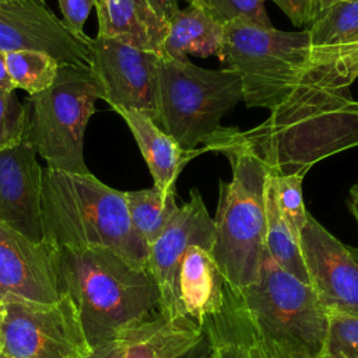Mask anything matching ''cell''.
I'll use <instances>...</instances> for the list:
<instances>
[{"label":"cell","instance_id":"obj_1","mask_svg":"<svg viewBox=\"0 0 358 358\" xmlns=\"http://www.w3.org/2000/svg\"><path fill=\"white\" fill-rule=\"evenodd\" d=\"M53 252L63 294L74 302L91 348L158 313V289L147 268L102 246Z\"/></svg>","mask_w":358,"mask_h":358},{"label":"cell","instance_id":"obj_2","mask_svg":"<svg viewBox=\"0 0 358 358\" xmlns=\"http://www.w3.org/2000/svg\"><path fill=\"white\" fill-rule=\"evenodd\" d=\"M43 241L52 248L102 246L147 268L148 245L134 229L124 192L90 173L42 171Z\"/></svg>","mask_w":358,"mask_h":358},{"label":"cell","instance_id":"obj_3","mask_svg":"<svg viewBox=\"0 0 358 358\" xmlns=\"http://www.w3.org/2000/svg\"><path fill=\"white\" fill-rule=\"evenodd\" d=\"M206 145L225 154L232 168V179L220 182L211 253L225 284L238 292L257 280L266 250V179L270 165L228 137L222 127Z\"/></svg>","mask_w":358,"mask_h":358},{"label":"cell","instance_id":"obj_4","mask_svg":"<svg viewBox=\"0 0 358 358\" xmlns=\"http://www.w3.org/2000/svg\"><path fill=\"white\" fill-rule=\"evenodd\" d=\"M236 294L260 340L289 355H319L329 315L312 287L282 270L267 250L263 253L257 280Z\"/></svg>","mask_w":358,"mask_h":358},{"label":"cell","instance_id":"obj_5","mask_svg":"<svg viewBox=\"0 0 358 358\" xmlns=\"http://www.w3.org/2000/svg\"><path fill=\"white\" fill-rule=\"evenodd\" d=\"M243 101L241 77L231 69L208 70L159 56L158 122L185 151H197L220 129L221 119Z\"/></svg>","mask_w":358,"mask_h":358},{"label":"cell","instance_id":"obj_6","mask_svg":"<svg viewBox=\"0 0 358 358\" xmlns=\"http://www.w3.org/2000/svg\"><path fill=\"white\" fill-rule=\"evenodd\" d=\"M101 87L83 64H60L56 80L25 101L27 133L46 168L90 173L84 161V134Z\"/></svg>","mask_w":358,"mask_h":358},{"label":"cell","instance_id":"obj_7","mask_svg":"<svg viewBox=\"0 0 358 358\" xmlns=\"http://www.w3.org/2000/svg\"><path fill=\"white\" fill-rule=\"evenodd\" d=\"M4 306L0 352L7 358H81L91 352L77 308L67 294L36 302L14 294Z\"/></svg>","mask_w":358,"mask_h":358},{"label":"cell","instance_id":"obj_8","mask_svg":"<svg viewBox=\"0 0 358 358\" xmlns=\"http://www.w3.org/2000/svg\"><path fill=\"white\" fill-rule=\"evenodd\" d=\"M90 69L102 99L112 108L137 110L158 122L159 56L112 38H90Z\"/></svg>","mask_w":358,"mask_h":358},{"label":"cell","instance_id":"obj_9","mask_svg":"<svg viewBox=\"0 0 358 358\" xmlns=\"http://www.w3.org/2000/svg\"><path fill=\"white\" fill-rule=\"evenodd\" d=\"M214 241V221L200 192L192 189L190 199L179 206L161 235L148 246L147 270L158 289L159 315L164 317L185 315L179 299L180 263L187 248L196 245L213 250Z\"/></svg>","mask_w":358,"mask_h":358},{"label":"cell","instance_id":"obj_10","mask_svg":"<svg viewBox=\"0 0 358 358\" xmlns=\"http://www.w3.org/2000/svg\"><path fill=\"white\" fill-rule=\"evenodd\" d=\"M308 282L330 315L358 317V259L309 213L299 235Z\"/></svg>","mask_w":358,"mask_h":358},{"label":"cell","instance_id":"obj_11","mask_svg":"<svg viewBox=\"0 0 358 358\" xmlns=\"http://www.w3.org/2000/svg\"><path fill=\"white\" fill-rule=\"evenodd\" d=\"M88 41L74 36L45 0H0V50L4 53L41 50L60 64L90 66Z\"/></svg>","mask_w":358,"mask_h":358},{"label":"cell","instance_id":"obj_12","mask_svg":"<svg viewBox=\"0 0 358 358\" xmlns=\"http://www.w3.org/2000/svg\"><path fill=\"white\" fill-rule=\"evenodd\" d=\"M25 130L22 138L0 150V221L36 243H43L42 171Z\"/></svg>","mask_w":358,"mask_h":358},{"label":"cell","instance_id":"obj_13","mask_svg":"<svg viewBox=\"0 0 358 358\" xmlns=\"http://www.w3.org/2000/svg\"><path fill=\"white\" fill-rule=\"evenodd\" d=\"M14 294L36 302L63 295L53 248L25 238L0 221V299Z\"/></svg>","mask_w":358,"mask_h":358},{"label":"cell","instance_id":"obj_14","mask_svg":"<svg viewBox=\"0 0 358 358\" xmlns=\"http://www.w3.org/2000/svg\"><path fill=\"white\" fill-rule=\"evenodd\" d=\"M99 36L112 38L161 56L168 24L148 0H95Z\"/></svg>","mask_w":358,"mask_h":358},{"label":"cell","instance_id":"obj_15","mask_svg":"<svg viewBox=\"0 0 358 358\" xmlns=\"http://www.w3.org/2000/svg\"><path fill=\"white\" fill-rule=\"evenodd\" d=\"M201 324L186 315L164 317L157 313L151 319L126 330L123 358H178L203 337Z\"/></svg>","mask_w":358,"mask_h":358},{"label":"cell","instance_id":"obj_16","mask_svg":"<svg viewBox=\"0 0 358 358\" xmlns=\"http://www.w3.org/2000/svg\"><path fill=\"white\" fill-rule=\"evenodd\" d=\"M179 299L183 313L199 324L221 310L225 281L210 249L187 248L179 270Z\"/></svg>","mask_w":358,"mask_h":358},{"label":"cell","instance_id":"obj_17","mask_svg":"<svg viewBox=\"0 0 358 358\" xmlns=\"http://www.w3.org/2000/svg\"><path fill=\"white\" fill-rule=\"evenodd\" d=\"M113 110L120 115L130 129L154 179V186L162 190H176V179L196 151H185L152 119L141 112L120 108Z\"/></svg>","mask_w":358,"mask_h":358},{"label":"cell","instance_id":"obj_18","mask_svg":"<svg viewBox=\"0 0 358 358\" xmlns=\"http://www.w3.org/2000/svg\"><path fill=\"white\" fill-rule=\"evenodd\" d=\"M201 327L211 344L213 358H260L256 333L239 295L225 284L221 310Z\"/></svg>","mask_w":358,"mask_h":358},{"label":"cell","instance_id":"obj_19","mask_svg":"<svg viewBox=\"0 0 358 358\" xmlns=\"http://www.w3.org/2000/svg\"><path fill=\"white\" fill-rule=\"evenodd\" d=\"M224 39V27L196 6L179 10L168 24L161 57L186 60L187 55H217Z\"/></svg>","mask_w":358,"mask_h":358},{"label":"cell","instance_id":"obj_20","mask_svg":"<svg viewBox=\"0 0 358 358\" xmlns=\"http://www.w3.org/2000/svg\"><path fill=\"white\" fill-rule=\"evenodd\" d=\"M274 173L270 166L266 179V250L282 270L309 284L299 241L291 232L277 204Z\"/></svg>","mask_w":358,"mask_h":358},{"label":"cell","instance_id":"obj_21","mask_svg":"<svg viewBox=\"0 0 358 358\" xmlns=\"http://www.w3.org/2000/svg\"><path fill=\"white\" fill-rule=\"evenodd\" d=\"M130 221L150 246L165 229L179 210L176 190H162L157 186L143 190L124 192Z\"/></svg>","mask_w":358,"mask_h":358},{"label":"cell","instance_id":"obj_22","mask_svg":"<svg viewBox=\"0 0 358 358\" xmlns=\"http://www.w3.org/2000/svg\"><path fill=\"white\" fill-rule=\"evenodd\" d=\"M6 64L14 88H21L29 95L49 88L56 80L60 63L41 50H14L6 53Z\"/></svg>","mask_w":358,"mask_h":358},{"label":"cell","instance_id":"obj_23","mask_svg":"<svg viewBox=\"0 0 358 358\" xmlns=\"http://www.w3.org/2000/svg\"><path fill=\"white\" fill-rule=\"evenodd\" d=\"M199 7L221 27L248 24L260 28H274L267 15L264 0H187Z\"/></svg>","mask_w":358,"mask_h":358},{"label":"cell","instance_id":"obj_24","mask_svg":"<svg viewBox=\"0 0 358 358\" xmlns=\"http://www.w3.org/2000/svg\"><path fill=\"white\" fill-rule=\"evenodd\" d=\"M303 175V171L289 173H274L275 194L280 213L298 241L308 217V211L305 208L302 199Z\"/></svg>","mask_w":358,"mask_h":358},{"label":"cell","instance_id":"obj_25","mask_svg":"<svg viewBox=\"0 0 358 358\" xmlns=\"http://www.w3.org/2000/svg\"><path fill=\"white\" fill-rule=\"evenodd\" d=\"M316 358H358V317L330 315L324 343Z\"/></svg>","mask_w":358,"mask_h":358},{"label":"cell","instance_id":"obj_26","mask_svg":"<svg viewBox=\"0 0 358 358\" xmlns=\"http://www.w3.org/2000/svg\"><path fill=\"white\" fill-rule=\"evenodd\" d=\"M25 129V105L18 101L14 90H0V150L17 144Z\"/></svg>","mask_w":358,"mask_h":358},{"label":"cell","instance_id":"obj_27","mask_svg":"<svg viewBox=\"0 0 358 358\" xmlns=\"http://www.w3.org/2000/svg\"><path fill=\"white\" fill-rule=\"evenodd\" d=\"M62 11V21L67 29L77 38L88 41L90 36L84 32V24L95 7V0H57Z\"/></svg>","mask_w":358,"mask_h":358},{"label":"cell","instance_id":"obj_28","mask_svg":"<svg viewBox=\"0 0 358 358\" xmlns=\"http://www.w3.org/2000/svg\"><path fill=\"white\" fill-rule=\"evenodd\" d=\"M295 25L312 22L317 15L319 6L316 0H273Z\"/></svg>","mask_w":358,"mask_h":358},{"label":"cell","instance_id":"obj_29","mask_svg":"<svg viewBox=\"0 0 358 358\" xmlns=\"http://www.w3.org/2000/svg\"><path fill=\"white\" fill-rule=\"evenodd\" d=\"M123 351H124V347H123L122 338H116L96 348H92L90 354L81 358H123Z\"/></svg>","mask_w":358,"mask_h":358},{"label":"cell","instance_id":"obj_30","mask_svg":"<svg viewBox=\"0 0 358 358\" xmlns=\"http://www.w3.org/2000/svg\"><path fill=\"white\" fill-rule=\"evenodd\" d=\"M157 15L166 24L173 18V15L180 10L178 0H148Z\"/></svg>","mask_w":358,"mask_h":358},{"label":"cell","instance_id":"obj_31","mask_svg":"<svg viewBox=\"0 0 358 358\" xmlns=\"http://www.w3.org/2000/svg\"><path fill=\"white\" fill-rule=\"evenodd\" d=\"M178 358H213L211 344H210V340L206 336V333L203 334V337L199 340L197 344H194L192 348H189L186 352H183Z\"/></svg>","mask_w":358,"mask_h":358},{"label":"cell","instance_id":"obj_32","mask_svg":"<svg viewBox=\"0 0 358 358\" xmlns=\"http://www.w3.org/2000/svg\"><path fill=\"white\" fill-rule=\"evenodd\" d=\"M255 330V329H253ZM257 345H259V354L260 358H302V357H295V355H289L281 350H278L275 345L266 343L263 340H260L257 336Z\"/></svg>","mask_w":358,"mask_h":358},{"label":"cell","instance_id":"obj_33","mask_svg":"<svg viewBox=\"0 0 358 358\" xmlns=\"http://www.w3.org/2000/svg\"><path fill=\"white\" fill-rule=\"evenodd\" d=\"M0 90H15L13 85V81L8 76L7 71V64H6V53L0 50Z\"/></svg>","mask_w":358,"mask_h":358},{"label":"cell","instance_id":"obj_34","mask_svg":"<svg viewBox=\"0 0 358 358\" xmlns=\"http://www.w3.org/2000/svg\"><path fill=\"white\" fill-rule=\"evenodd\" d=\"M348 207L351 214L354 215L357 224H358V185H354L350 189V200H348Z\"/></svg>","mask_w":358,"mask_h":358},{"label":"cell","instance_id":"obj_35","mask_svg":"<svg viewBox=\"0 0 358 358\" xmlns=\"http://www.w3.org/2000/svg\"><path fill=\"white\" fill-rule=\"evenodd\" d=\"M3 319H4V306H3V302L0 301V344H1V324H3Z\"/></svg>","mask_w":358,"mask_h":358},{"label":"cell","instance_id":"obj_36","mask_svg":"<svg viewBox=\"0 0 358 358\" xmlns=\"http://www.w3.org/2000/svg\"><path fill=\"white\" fill-rule=\"evenodd\" d=\"M316 1H317V6H319V10H322V8L327 7V6H330L336 0H316Z\"/></svg>","mask_w":358,"mask_h":358},{"label":"cell","instance_id":"obj_37","mask_svg":"<svg viewBox=\"0 0 358 358\" xmlns=\"http://www.w3.org/2000/svg\"><path fill=\"white\" fill-rule=\"evenodd\" d=\"M352 250H354V255H355V257L358 259V248H357V249H352Z\"/></svg>","mask_w":358,"mask_h":358},{"label":"cell","instance_id":"obj_38","mask_svg":"<svg viewBox=\"0 0 358 358\" xmlns=\"http://www.w3.org/2000/svg\"><path fill=\"white\" fill-rule=\"evenodd\" d=\"M0 358H7L6 355H3V354H0Z\"/></svg>","mask_w":358,"mask_h":358}]
</instances>
